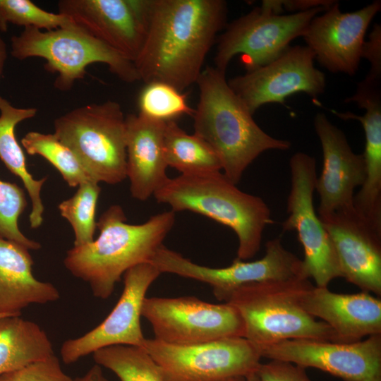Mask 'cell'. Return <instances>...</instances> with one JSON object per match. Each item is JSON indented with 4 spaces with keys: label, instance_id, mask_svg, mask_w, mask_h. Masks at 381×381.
Instances as JSON below:
<instances>
[{
    "label": "cell",
    "instance_id": "obj_1",
    "mask_svg": "<svg viewBox=\"0 0 381 381\" xmlns=\"http://www.w3.org/2000/svg\"><path fill=\"white\" fill-rule=\"evenodd\" d=\"M227 13L224 0H148L145 38L134 61L139 79L181 92L196 83Z\"/></svg>",
    "mask_w": 381,
    "mask_h": 381
},
{
    "label": "cell",
    "instance_id": "obj_2",
    "mask_svg": "<svg viewBox=\"0 0 381 381\" xmlns=\"http://www.w3.org/2000/svg\"><path fill=\"white\" fill-rule=\"evenodd\" d=\"M126 220L121 206H110L97 222L98 237L66 253L65 267L87 282L96 298L107 299L128 270L150 261L173 228L175 212H160L139 224Z\"/></svg>",
    "mask_w": 381,
    "mask_h": 381
},
{
    "label": "cell",
    "instance_id": "obj_3",
    "mask_svg": "<svg viewBox=\"0 0 381 381\" xmlns=\"http://www.w3.org/2000/svg\"><path fill=\"white\" fill-rule=\"evenodd\" d=\"M196 83L199 102L194 109V133L214 151L225 176L237 185L245 170L262 152L288 150L291 142L265 132L234 93L226 72L214 66L202 70Z\"/></svg>",
    "mask_w": 381,
    "mask_h": 381
},
{
    "label": "cell",
    "instance_id": "obj_4",
    "mask_svg": "<svg viewBox=\"0 0 381 381\" xmlns=\"http://www.w3.org/2000/svg\"><path fill=\"white\" fill-rule=\"evenodd\" d=\"M153 196L175 213L190 211L229 227L238 238L241 260L257 254L264 229L273 223L260 197L241 190L221 171L168 178Z\"/></svg>",
    "mask_w": 381,
    "mask_h": 381
},
{
    "label": "cell",
    "instance_id": "obj_5",
    "mask_svg": "<svg viewBox=\"0 0 381 381\" xmlns=\"http://www.w3.org/2000/svg\"><path fill=\"white\" fill-rule=\"evenodd\" d=\"M313 286L308 279L254 282L232 291L224 301L238 312L243 337L256 349L287 339H310L337 342L333 330L302 306Z\"/></svg>",
    "mask_w": 381,
    "mask_h": 381
},
{
    "label": "cell",
    "instance_id": "obj_6",
    "mask_svg": "<svg viewBox=\"0 0 381 381\" xmlns=\"http://www.w3.org/2000/svg\"><path fill=\"white\" fill-rule=\"evenodd\" d=\"M11 54L18 60L40 57L44 68L56 73L54 87L71 90L82 79L86 68L95 63L106 64L109 71L126 83L140 80L134 63L95 38L74 23L50 30L25 28L11 39Z\"/></svg>",
    "mask_w": 381,
    "mask_h": 381
},
{
    "label": "cell",
    "instance_id": "obj_7",
    "mask_svg": "<svg viewBox=\"0 0 381 381\" xmlns=\"http://www.w3.org/2000/svg\"><path fill=\"white\" fill-rule=\"evenodd\" d=\"M54 127L95 181L115 185L126 178V116L118 102L77 107L56 118Z\"/></svg>",
    "mask_w": 381,
    "mask_h": 381
},
{
    "label": "cell",
    "instance_id": "obj_8",
    "mask_svg": "<svg viewBox=\"0 0 381 381\" xmlns=\"http://www.w3.org/2000/svg\"><path fill=\"white\" fill-rule=\"evenodd\" d=\"M166 381H226L256 372L261 356L243 337L175 345L146 339L143 347Z\"/></svg>",
    "mask_w": 381,
    "mask_h": 381
},
{
    "label": "cell",
    "instance_id": "obj_9",
    "mask_svg": "<svg viewBox=\"0 0 381 381\" xmlns=\"http://www.w3.org/2000/svg\"><path fill=\"white\" fill-rule=\"evenodd\" d=\"M328 8L277 15L260 6L232 21L219 36L214 67L226 72L241 55L246 72L265 66L281 55L297 37H303L311 20Z\"/></svg>",
    "mask_w": 381,
    "mask_h": 381
},
{
    "label": "cell",
    "instance_id": "obj_10",
    "mask_svg": "<svg viewBox=\"0 0 381 381\" xmlns=\"http://www.w3.org/2000/svg\"><path fill=\"white\" fill-rule=\"evenodd\" d=\"M291 190L287 198L288 217L282 222L284 231H295L301 243L305 277L316 286L327 287L341 273L329 236L317 215L313 205L316 161L307 153L298 152L289 161Z\"/></svg>",
    "mask_w": 381,
    "mask_h": 381
},
{
    "label": "cell",
    "instance_id": "obj_11",
    "mask_svg": "<svg viewBox=\"0 0 381 381\" xmlns=\"http://www.w3.org/2000/svg\"><path fill=\"white\" fill-rule=\"evenodd\" d=\"M265 248V255L259 260L246 262L236 258L228 267L214 268L195 263L162 245L149 262L161 274H174L209 284L220 301L247 284L308 279L303 274L302 260L286 250L279 238L268 241Z\"/></svg>",
    "mask_w": 381,
    "mask_h": 381
},
{
    "label": "cell",
    "instance_id": "obj_12",
    "mask_svg": "<svg viewBox=\"0 0 381 381\" xmlns=\"http://www.w3.org/2000/svg\"><path fill=\"white\" fill-rule=\"evenodd\" d=\"M141 314L152 326L154 338L170 344L188 345L244 335L242 319L228 303H210L193 296L146 297Z\"/></svg>",
    "mask_w": 381,
    "mask_h": 381
},
{
    "label": "cell",
    "instance_id": "obj_13",
    "mask_svg": "<svg viewBox=\"0 0 381 381\" xmlns=\"http://www.w3.org/2000/svg\"><path fill=\"white\" fill-rule=\"evenodd\" d=\"M258 350L262 358L317 368L343 381H381V334L353 343L287 339Z\"/></svg>",
    "mask_w": 381,
    "mask_h": 381
},
{
    "label": "cell",
    "instance_id": "obj_14",
    "mask_svg": "<svg viewBox=\"0 0 381 381\" xmlns=\"http://www.w3.org/2000/svg\"><path fill=\"white\" fill-rule=\"evenodd\" d=\"M314 60L306 45L290 46L269 64L235 76L228 84L252 114L264 104H284L296 93L317 98L325 92L326 79Z\"/></svg>",
    "mask_w": 381,
    "mask_h": 381
},
{
    "label": "cell",
    "instance_id": "obj_15",
    "mask_svg": "<svg viewBox=\"0 0 381 381\" xmlns=\"http://www.w3.org/2000/svg\"><path fill=\"white\" fill-rule=\"evenodd\" d=\"M150 262L140 263L123 274L122 294L108 316L81 337L65 341L61 357L66 364L75 363L96 351L115 345L143 348L146 339L141 329L143 303L150 285L160 275Z\"/></svg>",
    "mask_w": 381,
    "mask_h": 381
},
{
    "label": "cell",
    "instance_id": "obj_16",
    "mask_svg": "<svg viewBox=\"0 0 381 381\" xmlns=\"http://www.w3.org/2000/svg\"><path fill=\"white\" fill-rule=\"evenodd\" d=\"M148 0H61L59 13L134 63L146 34Z\"/></svg>",
    "mask_w": 381,
    "mask_h": 381
},
{
    "label": "cell",
    "instance_id": "obj_17",
    "mask_svg": "<svg viewBox=\"0 0 381 381\" xmlns=\"http://www.w3.org/2000/svg\"><path fill=\"white\" fill-rule=\"evenodd\" d=\"M381 10L376 0L353 12L343 13L338 1L315 16L303 36L315 59L334 73L353 75L358 70L367 30Z\"/></svg>",
    "mask_w": 381,
    "mask_h": 381
},
{
    "label": "cell",
    "instance_id": "obj_18",
    "mask_svg": "<svg viewBox=\"0 0 381 381\" xmlns=\"http://www.w3.org/2000/svg\"><path fill=\"white\" fill-rule=\"evenodd\" d=\"M335 250L341 277L362 291L381 295V231L353 205L318 214Z\"/></svg>",
    "mask_w": 381,
    "mask_h": 381
},
{
    "label": "cell",
    "instance_id": "obj_19",
    "mask_svg": "<svg viewBox=\"0 0 381 381\" xmlns=\"http://www.w3.org/2000/svg\"><path fill=\"white\" fill-rule=\"evenodd\" d=\"M313 124L323 157L315 187L320 197V215L353 205L354 190L365 180V162L363 154L353 151L345 133L324 113L316 114Z\"/></svg>",
    "mask_w": 381,
    "mask_h": 381
},
{
    "label": "cell",
    "instance_id": "obj_20",
    "mask_svg": "<svg viewBox=\"0 0 381 381\" xmlns=\"http://www.w3.org/2000/svg\"><path fill=\"white\" fill-rule=\"evenodd\" d=\"M302 306L329 326L337 342L353 343L381 334V299L370 293L339 294L313 286L304 295Z\"/></svg>",
    "mask_w": 381,
    "mask_h": 381
},
{
    "label": "cell",
    "instance_id": "obj_21",
    "mask_svg": "<svg viewBox=\"0 0 381 381\" xmlns=\"http://www.w3.org/2000/svg\"><path fill=\"white\" fill-rule=\"evenodd\" d=\"M166 122L140 114L126 116V178L135 199L145 201L168 179L164 152Z\"/></svg>",
    "mask_w": 381,
    "mask_h": 381
},
{
    "label": "cell",
    "instance_id": "obj_22",
    "mask_svg": "<svg viewBox=\"0 0 381 381\" xmlns=\"http://www.w3.org/2000/svg\"><path fill=\"white\" fill-rule=\"evenodd\" d=\"M32 258L23 246L0 238V314L20 316L32 304H46L60 298L50 282L37 279Z\"/></svg>",
    "mask_w": 381,
    "mask_h": 381
},
{
    "label": "cell",
    "instance_id": "obj_23",
    "mask_svg": "<svg viewBox=\"0 0 381 381\" xmlns=\"http://www.w3.org/2000/svg\"><path fill=\"white\" fill-rule=\"evenodd\" d=\"M37 112L35 108L16 107L0 95V159L13 174L21 179L30 198L29 221L32 229H37L43 223L44 207L41 189L47 178L35 179L28 170L25 156L17 141L15 128L21 121L34 117Z\"/></svg>",
    "mask_w": 381,
    "mask_h": 381
},
{
    "label": "cell",
    "instance_id": "obj_24",
    "mask_svg": "<svg viewBox=\"0 0 381 381\" xmlns=\"http://www.w3.org/2000/svg\"><path fill=\"white\" fill-rule=\"evenodd\" d=\"M54 354L49 337L37 323L20 316L0 318V375Z\"/></svg>",
    "mask_w": 381,
    "mask_h": 381
},
{
    "label": "cell",
    "instance_id": "obj_25",
    "mask_svg": "<svg viewBox=\"0 0 381 381\" xmlns=\"http://www.w3.org/2000/svg\"><path fill=\"white\" fill-rule=\"evenodd\" d=\"M164 152L167 166L183 175L217 172L222 169L212 148L195 133L188 134L175 121L165 123Z\"/></svg>",
    "mask_w": 381,
    "mask_h": 381
},
{
    "label": "cell",
    "instance_id": "obj_26",
    "mask_svg": "<svg viewBox=\"0 0 381 381\" xmlns=\"http://www.w3.org/2000/svg\"><path fill=\"white\" fill-rule=\"evenodd\" d=\"M97 365L113 372L120 381H166L159 368L140 347L115 345L92 353Z\"/></svg>",
    "mask_w": 381,
    "mask_h": 381
},
{
    "label": "cell",
    "instance_id": "obj_27",
    "mask_svg": "<svg viewBox=\"0 0 381 381\" xmlns=\"http://www.w3.org/2000/svg\"><path fill=\"white\" fill-rule=\"evenodd\" d=\"M21 144L28 154L40 155L51 163L69 186L76 187L87 181H95L73 152L54 133L30 131L23 136Z\"/></svg>",
    "mask_w": 381,
    "mask_h": 381
},
{
    "label": "cell",
    "instance_id": "obj_28",
    "mask_svg": "<svg viewBox=\"0 0 381 381\" xmlns=\"http://www.w3.org/2000/svg\"><path fill=\"white\" fill-rule=\"evenodd\" d=\"M73 196L62 201L58 206L61 215L71 225L75 247L92 242L97 227L95 213L101 192L99 183L90 181L78 186Z\"/></svg>",
    "mask_w": 381,
    "mask_h": 381
},
{
    "label": "cell",
    "instance_id": "obj_29",
    "mask_svg": "<svg viewBox=\"0 0 381 381\" xmlns=\"http://www.w3.org/2000/svg\"><path fill=\"white\" fill-rule=\"evenodd\" d=\"M139 114L157 121L167 122L188 114L194 109L187 103L186 95L161 83L146 84L138 97Z\"/></svg>",
    "mask_w": 381,
    "mask_h": 381
},
{
    "label": "cell",
    "instance_id": "obj_30",
    "mask_svg": "<svg viewBox=\"0 0 381 381\" xmlns=\"http://www.w3.org/2000/svg\"><path fill=\"white\" fill-rule=\"evenodd\" d=\"M73 23L68 17L47 11L30 0H0L1 32H6L9 23L50 30Z\"/></svg>",
    "mask_w": 381,
    "mask_h": 381
},
{
    "label": "cell",
    "instance_id": "obj_31",
    "mask_svg": "<svg viewBox=\"0 0 381 381\" xmlns=\"http://www.w3.org/2000/svg\"><path fill=\"white\" fill-rule=\"evenodd\" d=\"M27 206L23 189L0 179V238L16 242L29 250H38L40 243L27 238L18 227V219Z\"/></svg>",
    "mask_w": 381,
    "mask_h": 381
},
{
    "label": "cell",
    "instance_id": "obj_32",
    "mask_svg": "<svg viewBox=\"0 0 381 381\" xmlns=\"http://www.w3.org/2000/svg\"><path fill=\"white\" fill-rule=\"evenodd\" d=\"M0 381H74L61 366L57 356L54 354L26 366L4 373Z\"/></svg>",
    "mask_w": 381,
    "mask_h": 381
},
{
    "label": "cell",
    "instance_id": "obj_33",
    "mask_svg": "<svg viewBox=\"0 0 381 381\" xmlns=\"http://www.w3.org/2000/svg\"><path fill=\"white\" fill-rule=\"evenodd\" d=\"M306 369L291 362L270 360L260 363L255 373L260 381H312Z\"/></svg>",
    "mask_w": 381,
    "mask_h": 381
},
{
    "label": "cell",
    "instance_id": "obj_34",
    "mask_svg": "<svg viewBox=\"0 0 381 381\" xmlns=\"http://www.w3.org/2000/svg\"><path fill=\"white\" fill-rule=\"evenodd\" d=\"M337 2L334 0H264L260 6L272 13L281 15L284 11L296 13L318 7L329 8Z\"/></svg>",
    "mask_w": 381,
    "mask_h": 381
},
{
    "label": "cell",
    "instance_id": "obj_35",
    "mask_svg": "<svg viewBox=\"0 0 381 381\" xmlns=\"http://www.w3.org/2000/svg\"><path fill=\"white\" fill-rule=\"evenodd\" d=\"M74 381H109L104 376L102 367L95 364L83 376L74 378Z\"/></svg>",
    "mask_w": 381,
    "mask_h": 381
},
{
    "label": "cell",
    "instance_id": "obj_36",
    "mask_svg": "<svg viewBox=\"0 0 381 381\" xmlns=\"http://www.w3.org/2000/svg\"><path fill=\"white\" fill-rule=\"evenodd\" d=\"M7 59V49L6 45L0 35V79L3 75L5 62Z\"/></svg>",
    "mask_w": 381,
    "mask_h": 381
},
{
    "label": "cell",
    "instance_id": "obj_37",
    "mask_svg": "<svg viewBox=\"0 0 381 381\" xmlns=\"http://www.w3.org/2000/svg\"><path fill=\"white\" fill-rule=\"evenodd\" d=\"M246 381H260L256 373H253L245 377Z\"/></svg>",
    "mask_w": 381,
    "mask_h": 381
},
{
    "label": "cell",
    "instance_id": "obj_38",
    "mask_svg": "<svg viewBox=\"0 0 381 381\" xmlns=\"http://www.w3.org/2000/svg\"><path fill=\"white\" fill-rule=\"evenodd\" d=\"M226 381H246V378L245 377H234V378H231V379H229V380H227Z\"/></svg>",
    "mask_w": 381,
    "mask_h": 381
},
{
    "label": "cell",
    "instance_id": "obj_39",
    "mask_svg": "<svg viewBox=\"0 0 381 381\" xmlns=\"http://www.w3.org/2000/svg\"><path fill=\"white\" fill-rule=\"evenodd\" d=\"M6 316H11V315H4V314H0V318L6 317Z\"/></svg>",
    "mask_w": 381,
    "mask_h": 381
}]
</instances>
